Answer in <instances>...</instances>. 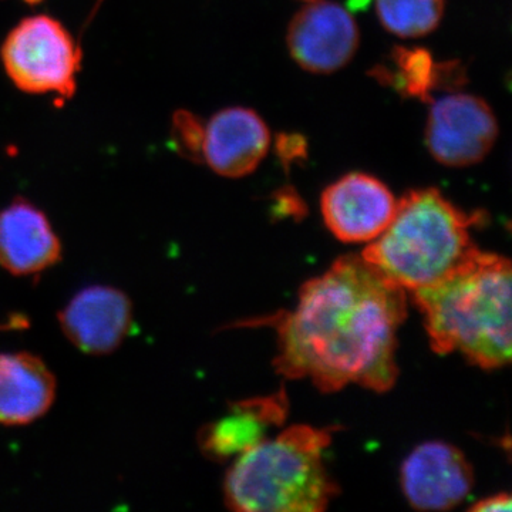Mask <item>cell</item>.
<instances>
[{
	"instance_id": "cell-17",
	"label": "cell",
	"mask_w": 512,
	"mask_h": 512,
	"mask_svg": "<svg viewBox=\"0 0 512 512\" xmlns=\"http://www.w3.org/2000/svg\"><path fill=\"white\" fill-rule=\"evenodd\" d=\"M205 124L187 110L175 111L171 123V144L185 160L204 163Z\"/></svg>"
},
{
	"instance_id": "cell-3",
	"label": "cell",
	"mask_w": 512,
	"mask_h": 512,
	"mask_svg": "<svg viewBox=\"0 0 512 512\" xmlns=\"http://www.w3.org/2000/svg\"><path fill=\"white\" fill-rule=\"evenodd\" d=\"M481 211L461 210L437 188L406 192L389 227L369 242L362 258L406 292L437 284L477 251L471 228Z\"/></svg>"
},
{
	"instance_id": "cell-10",
	"label": "cell",
	"mask_w": 512,
	"mask_h": 512,
	"mask_svg": "<svg viewBox=\"0 0 512 512\" xmlns=\"http://www.w3.org/2000/svg\"><path fill=\"white\" fill-rule=\"evenodd\" d=\"M60 328L72 345L87 355H110L133 328V305L111 286H89L59 313Z\"/></svg>"
},
{
	"instance_id": "cell-15",
	"label": "cell",
	"mask_w": 512,
	"mask_h": 512,
	"mask_svg": "<svg viewBox=\"0 0 512 512\" xmlns=\"http://www.w3.org/2000/svg\"><path fill=\"white\" fill-rule=\"evenodd\" d=\"M377 82L406 99L430 103L434 92H456L467 80V70L458 60L436 62L423 47H394L387 62L370 72Z\"/></svg>"
},
{
	"instance_id": "cell-18",
	"label": "cell",
	"mask_w": 512,
	"mask_h": 512,
	"mask_svg": "<svg viewBox=\"0 0 512 512\" xmlns=\"http://www.w3.org/2000/svg\"><path fill=\"white\" fill-rule=\"evenodd\" d=\"M275 153L288 171L292 164L308 158V141L299 134H279L275 140Z\"/></svg>"
},
{
	"instance_id": "cell-20",
	"label": "cell",
	"mask_w": 512,
	"mask_h": 512,
	"mask_svg": "<svg viewBox=\"0 0 512 512\" xmlns=\"http://www.w3.org/2000/svg\"><path fill=\"white\" fill-rule=\"evenodd\" d=\"M23 2L29 3V5H37V3L43 2V0H23Z\"/></svg>"
},
{
	"instance_id": "cell-13",
	"label": "cell",
	"mask_w": 512,
	"mask_h": 512,
	"mask_svg": "<svg viewBox=\"0 0 512 512\" xmlns=\"http://www.w3.org/2000/svg\"><path fill=\"white\" fill-rule=\"evenodd\" d=\"M62 258V244L40 211L25 198L0 210V266L9 274L37 275Z\"/></svg>"
},
{
	"instance_id": "cell-16",
	"label": "cell",
	"mask_w": 512,
	"mask_h": 512,
	"mask_svg": "<svg viewBox=\"0 0 512 512\" xmlns=\"http://www.w3.org/2000/svg\"><path fill=\"white\" fill-rule=\"evenodd\" d=\"M444 8V0H376V15L383 28L403 39H417L436 30Z\"/></svg>"
},
{
	"instance_id": "cell-8",
	"label": "cell",
	"mask_w": 512,
	"mask_h": 512,
	"mask_svg": "<svg viewBox=\"0 0 512 512\" xmlns=\"http://www.w3.org/2000/svg\"><path fill=\"white\" fill-rule=\"evenodd\" d=\"M397 201L383 181L366 173H349L323 191L320 210L329 231L339 241H375L389 227Z\"/></svg>"
},
{
	"instance_id": "cell-7",
	"label": "cell",
	"mask_w": 512,
	"mask_h": 512,
	"mask_svg": "<svg viewBox=\"0 0 512 512\" xmlns=\"http://www.w3.org/2000/svg\"><path fill=\"white\" fill-rule=\"evenodd\" d=\"M359 42L355 18L333 0L303 3L286 30L289 55L301 69L316 74L343 69Z\"/></svg>"
},
{
	"instance_id": "cell-14",
	"label": "cell",
	"mask_w": 512,
	"mask_h": 512,
	"mask_svg": "<svg viewBox=\"0 0 512 512\" xmlns=\"http://www.w3.org/2000/svg\"><path fill=\"white\" fill-rule=\"evenodd\" d=\"M56 399V379L40 357L0 355V424L23 426L45 416Z\"/></svg>"
},
{
	"instance_id": "cell-12",
	"label": "cell",
	"mask_w": 512,
	"mask_h": 512,
	"mask_svg": "<svg viewBox=\"0 0 512 512\" xmlns=\"http://www.w3.org/2000/svg\"><path fill=\"white\" fill-rule=\"evenodd\" d=\"M288 409L285 390L232 403L224 416L198 434L201 451L214 461L237 458L269 439L271 430L285 423Z\"/></svg>"
},
{
	"instance_id": "cell-5",
	"label": "cell",
	"mask_w": 512,
	"mask_h": 512,
	"mask_svg": "<svg viewBox=\"0 0 512 512\" xmlns=\"http://www.w3.org/2000/svg\"><path fill=\"white\" fill-rule=\"evenodd\" d=\"M0 59L22 92L55 94L60 103L76 93L82 50L52 16H30L19 22L3 40Z\"/></svg>"
},
{
	"instance_id": "cell-11",
	"label": "cell",
	"mask_w": 512,
	"mask_h": 512,
	"mask_svg": "<svg viewBox=\"0 0 512 512\" xmlns=\"http://www.w3.org/2000/svg\"><path fill=\"white\" fill-rule=\"evenodd\" d=\"M271 140V131L255 110L227 107L205 124L204 163L222 177H245L264 160Z\"/></svg>"
},
{
	"instance_id": "cell-21",
	"label": "cell",
	"mask_w": 512,
	"mask_h": 512,
	"mask_svg": "<svg viewBox=\"0 0 512 512\" xmlns=\"http://www.w3.org/2000/svg\"><path fill=\"white\" fill-rule=\"evenodd\" d=\"M303 3L315 2V0H301Z\"/></svg>"
},
{
	"instance_id": "cell-1",
	"label": "cell",
	"mask_w": 512,
	"mask_h": 512,
	"mask_svg": "<svg viewBox=\"0 0 512 512\" xmlns=\"http://www.w3.org/2000/svg\"><path fill=\"white\" fill-rule=\"evenodd\" d=\"M406 293L362 255L342 256L302 286L292 312L271 319L278 332L276 372L309 379L325 393L348 384L377 393L392 389Z\"/></svg>"
},
{
	"instance_id": "cell-6",
	"label": "cell",
	"mask_w": 512,
	"mask_h": 512,
	"mask_svg": "<svg viewBox=\"0 0 512 512\" xmlns=\"http://www.w3.org/2000/svg\"><path fill=\"white\" fill-rule=\"evenodd\" d=\"M426 146L431 157L446 167H470L493 150L498 138V121L481 97L448 93L430 101Z\"/></svg>"
},
{
	"instance_id": "cell-2",
	"label": "cell",
	"mask_w": 512,
	"mask_h": 512,
	"mask_svg": "<svg viewBox=\"0 0 512 512\" xmlns=\"http://www.w3.org/2000/svg\"><path fill=\"white\" fill-rule=\"evenodd\" d=\"M511 278L510 259L477 249L437 284L412 292L431 349L461 353L484 370L510 365Z\"/></svg>"
},
{
	"instance_id": "cell-4",
	"label": "cell",
	"mask_w": 512,
	"mask_h": 512,
	"mask_svg": "<svg viewBox=\"0 0 512 512\" xmlns=\"http://www.w3.org/2000/svg\"><path fill=\"white\" fill-rule=\"evenodd\" d=\"M332 430L295 424L235 458L227 507L241 512H320L339 494L325 463Z\"/></svg>"
},
{
	"instance_id": "cell-19",
	"label": "cell",
	"mask_w": 512,
	"mask_h": 512,
	"mask_svg": "<svg viewBox=\"0 0 512 512\" xmlns=\"http://www.w3.org/2000/svg\"><path fill=\"white\" fill-rule=\"evenodd\" d=\"M511 501L510 494L498 493L478 501L470 510L474 512L510 511Z\"/></svg>"
},
{
	"instance_id": "cell-9",
	"label": "cell",
	"mask_w": 512,
	"mask_h": 512,
	"mask_svg": "<svg viewBox=\"0 0 512 512\" xmlns=\"http://www.w3.org/2000/svg\"><path fill=\"white\" fill-rule=\"evenodd\" d=\"M400 484L416 510L447 511L470 495L474 471L460 448L444 441H427L403 461Z\"/></svg>"
}]
</instances>
